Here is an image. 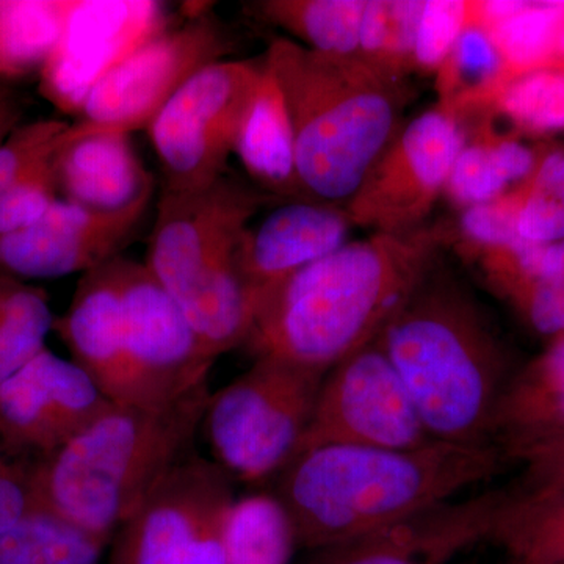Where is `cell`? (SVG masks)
I'll use <instances>...</instances> for the list:
<instances>
[{
    "instance_id": "8992f818",
    "label": "cell",
    "mask_w": 564,
    "mask_h": 564,
    "mask_svg": "<svg viewBox=\"0 0 564 564\" xmlns=\"http://www.w3.org/2000/svg\"><path fill=\"white\" fill-rule=\"evenodd\" d=\"M265 203L226 174L199 191H162L143 263L214 359L242 347L250 334L256 302L237 250Z\"/></svg>"
},
{
    "instance_id": "30bf717a",
    "label": "cell",
    "mask_w": 564,
    "mask_h": 564,
    "mask_svg": "<svg viewBox=\"0 0 564 564\" xmlns=\"http://www.w3.org/2000/svg\"><path fill=\"white\" fill-rule=\"evenodd\" d=\"M236 481L196 452L173 467L111 538L106 564H225Z\"/></svg>"
},
{
    "instance_id": "7a4b0ae2",
    "label": "cell",
    "mask_w": 564,
    "mask_h": 564,
    "mask_svg": "<svg viewBox=\"0 0 564 564\" xmlns=\"http://www.w3.org/2000/svg\"><path fill=\"white\" fill-rule=\"evenodd\" d=\"M505 462L492 444L322 445L293 456L273 494L291 516L299 545L317 551L451 502L491 480Z\"/></svg>"
},
{
    "instance_id": "74e56055",
    "label": "cell",
    "mask_w": 564,
    "mask_h": 564,
    "mask_svg": "<svg viewBox=\"0 0 564 564\" xmlns=\"http://www.w3.org/2000/svg\"><path fill=\"white\" fill-rule=\"evenodd\" d=\"M527 328L549 340L564 336V280L502 281L488 285Z\"/></svg>"
},
{
    "instance_id": "e575fe53",
    "label": "cell",
    "mask_w": 564,
    "mask_h": 564,
    "mask_svg": "<svg viewBox=\"0 0 564 564\" xmlns=\"http://www.w3.org/2000/svg\"><path fill=\"white\" fill-rule=\"evenodd\" d=\"M455 236L456 250L473 262L485 252L524 242L518 234L516 187L491 202L463 209L455 223Z\"/></svg>"
},
{
    "instance_id": "d6986e66",
    "label": "cell",
    "mask_w": 564,
    "mask_h": 564,
    "mask_svg": "<svg viewBox=\"0 0 564 564\" xmlns=\"http://www.w3.org/2000/svg\"><path fill=\"white\" fill-rule=\"evenodd\" d=\"M62 199L99 214H120L150 204L151 174L131 133L79 120L63 133L54 154Z\"/></svg>"
},
{
    "instance_id": "4316f807",
    "label": "cell",
    "mask_w": 564,
    "mask_h": 564,
    "mask_svg": "<svg viewBox=\"0 0 564 564\" xmlns=\"http://www.w3.org/2000/svg\"><path fill=\"white\" fill-rule=\"evenodd\" d=\"M366 0H261L250 10L258 20L288 33L310 51L359 58V29Z\"/></svg>"
},
{
    "instance_id": "277c9868",
    "label": "cell",
    "mask_w": 564,
    "mask_h": 564,
    "mask_svg": "<svg viewBox=\"0 0 564 564\" xmlns=\"http://www.w3.org/2000/svg\"><path fill=\"white\" fill-rule=\"evenodd\" d=\"M263 63L288 107L304 198L345 206L402 129L410 80L288 36L272 40Z\"/></svg>"
},
{
    "instance_id": "60d3db41",
    "label": "cell",
    "mask_w": 564,
    "mask_h": 564,
    "mask_svg": "<svg viewBox=\"0 0 564 564\" xmlns=\"http://www.w3.org/2000/svg\"><path fill=\"white\" fill-rule=\"evenodd\" d=\"M24 111L20 93L14 91L9 82L0 80V144L24 124Z\"/></svg>"
},
{
    "instance_id": "4fadbf2b",
    "label": "cell",
    "mask_w": 564,
    "mask_h": 564,
    "mask_svg": "<svg viewBox=\"0 0 564 564\" xmlns=\"http://www.w3.org/2000/svg\"><path fill=\"white\" fill-rule=\"evenodd\" d=\"M231 41L209 13L152 36L88 95L80 120L126 133L147 131L166 102L212 63L225 61Z\"/></svg>"
},
{
    "instance_id": "1f68e13d",
    "label": "cell",
    "mask_w": 564,
    "mask_h": 564,
    "mask_svg": "<svg viewBox=\"0 0 564 564\" xmlns=\"http://www.w3.org/2000/svg\"><path fill=\"white\" fill-rule=\"evenodd\" d=\"M423 0H366L359 29V58L375 69L410 80Z\"/></svg>"
},
{
    "instance_id": "5b68a950",
    "label": "cell",
    "mask_w": 564,
    "mask_h": 564,
    "mask_svg": "<svg viewBox=\"0 0 564 564\" xmlns=\"http://www.w3.org/2000/svg\"><path fill=\"white\" fill-rule=\"evenodd\" d=\"M209 384L165 406L111 403L55 454L31 463L33 510L104 543L176 464L195 451Z\"/></svg>"
},
{
    "instance_id": "7c38bea8",
    "label": "cell",
    "mask_w": 564,
    "mask_h": 564,
    "mask_svg": "<svg viewBox=\"0 0 564 564\" xmlns=\"http://www.w3.org/2000/svg\"><path fill=\"white\" fill-rule=\"evenodd\" d=\"M432 441L402 378L373 340L326 372L295 455L322 445L415 448Z\"/></svg>"
},
{
    "instance_id": "ba28073f",
    "label": "cell",
    "mask_w": 564,
    "mask_h": 564,
    "mask_svg": "<svg viewBox=\"0 0 564 564\" xmlns=\"http://www.w3.org/2000/svg\"><path fill=\"white\" fill-rule=\"evenodd\" d=\"M121 314L110 400L165 406L209 384L212 358L144 263L118 259Z\"/></svg>"
},
{
    "instance_id": "ee69618b",
    "label": "cell",
    "mask_w": 564,
    "mask_h": 564,
    "mask_svg": "<svg viewBox=\"0 0 564 564\" xmlns=\"http://www.w3.org/2000/svg\"><path fill=\"white\" fill-rule=\"evenodd\" d=\"M510 564H516V563L511 562Z\"/></svg>"
},
{
    "instance_id": "7bdbcfd3",
    "label": "cell",
    "mask_w": 564,
    "mask_h": 564,
    "mask_svg": "<svg viewBox=\"0 0 564 564\" xmlns=\"http://www.w3.org/2000/svg\"><path fill=\"white\" fill-rule=\"evenodd\" d=\"M516 564H564V563H518V562H513Z\"/></svg>"
},
{
    "instance_id": "4dcf8cb0",
    "label": "cell",
    "mask_w": 564,
    "mask_h": 564,
    "mask_svg": "<svg viewBox=\"0 0 564 564\" xmlns=\"http://www.w3.org/2000/svg\"><path fill=\"white\" fill-rule=\"evenodd\" d=\"M54 321L46 291L0 273V386L47 348Z\"/></svg>"
},
{
    "instance_id": "cb8c5ba5",
    "label": "cell",
    "mask_w": 564,
    "mask_h": 564,
    "mask_svg": "<svg viewBox=\"0 0 564 564\" xmlns=\"http://www.w3.org/2000/svg\"><path fill=\"white\" fill-rule=\"evenodd\" d=\"M469 14L473 24L491 35L511 79L560 65L564 0H473Z\"/></svg>"
},
{
    "instance_id": "7402d4cb",
    "label": "cell",
    "mask_w": 564,
    "mask_h": 564,
    "mask_svg": "<svg viewBox=\"0 0 564 564\" xmlns=\"http://www.w3.org/2000/svg\"><path fill=\"white\" fill-rule=\"evenodd\" d=\"M234 154L252 180L288 202L304 198L296 174L295 139L276 80L263 74L240 122Z\"/></svg>"
},
{
    "instance_id": "9a60e30c",
    "label": "cell",
    "mask_w": 564,
    "mask_h": 564,
    "mask_svg": "<svg viewBox=\"0 0 564 564\" xmlns=\"http://www.w3.org/2000/svg\"><path fill=\"white\" fill-rule=\"evenodd\" d=\"M111 403L76 362L44 348L0 386V448L11 458L39 462Z\"/></svg>"
},
{
    "instance_id": "f546056e",
    "label": "cell",
    "mask_w": 564,
    "mask_h": 564,
    "mask_svg": "<svg viewBox=\"0 0 564 564\" xmlns=\"http://www.w3.org/2000/svg\"><path fill=\"white\" fill-rule=\"evenodd\" d=\"M109 544L47 511L0 533V564H104Z\"/></svg>"
},
{
    "instance_id": "3957f363",
    "label": "cell",
    "mask_w": 564,
    "mask_h": 564,
    "mask_svg": "<svg viewBox=\"0 0 564 564\" xmlns=\"http://www.w3.org/2000/svg\"><path fill=\"white\" fill-rule=\"evenodd\" d=\"M375 343L402 378L432 440L492 444L494 414L514 372L510 352L477 299L440 262Z\"/></svg>"
},
{
    "instance_id": "6da1fadb",
    "label": "cell",
    "mask_w": 564,
    "mask_h": 564,
    "mask_svg": "<svg viewBox=\"0 0 564 564\" xmlns=\"http://www.w3.org/2000/svg\"><path fill=\"white\" fill-rule=\"evenodd\" d=\"M455 242L444 220L345 243L259 295L245 347L326 373L377 339Z\"/></svg>"
},
{
    "instance_id": "603a6c76",
    "label": "cell",
    "mask_w": 564,
    "mask_h": 564,
    "mask_svg": "<svg viewBox=\"0 0 564 564\" xmlns=\"http://www.w3.org/2000/svg\"><path fill=\"white\" fill-rule=\"evenodd\" d=\"M541 147L514 132H500L492 117L480 118L456 155L444 196L459 210L499 198L533 172Z\"/></svg>"
},
{
    "instance_id": "d6a6232c",
    "label": "cell",
    "mask_w": 564,
    "mask_h": 564,
    "mask_svg": "<svg viewBox=\"0 0 564 564\" xmlns=\"http://www.w3.org/2000/svg\"><path fill=\"white\" fill-rule=\"evenodd\" d=\"M491 117L510 122L519 137L564 132V66L530 70L508 82Z\"/></svg>"
},
{
    "instance_id": "e0dca14e",
    "label": "cell",
    "mask_w": 564,
    "mask_h": 564,
    "mask_svg": "<svg viewBox=\"0 0 564 564\" xmlns=\"http://www.w3.org/2000/svg\"><path fill=\"white\" fill-rule=\"evenodd\" d=\"M505 489L429 508L383 529L314 551L306 564H448L491 538Z\"/></svg>"
},
{
    "instance_id": "b9f144b4",
    "label": "cell",
    "mask_w": 564,
    "mask_h": 564,
    "mask_svg": "<svg viewBox=\"0 0 564 564\" xmlns=\"http://www.w3.org/2000/svg\"><path fill=\"white\" fill-rule=\"evenodd\" d=\"M556 55H558L560 65L564 66V28L560 33L558 44H556Z\"/></svg>"
},
{
    "instance_id": "5bb4252c",
    "label": "cell",
    "mask_w": 564,
    "mask_h": 564,
    "mask_svg": "<svg viewBox=\"0 0 564 564\" xmlns=\"http://www.w3.org/2000/svg\"><path fill=\"white\" fill-rule=\"evenodd\" d=\"M166 28L165 7L154 0H70L61 36L40 70L44 98L63 113L80 115L93 88Z\"/></svg>"
},
{
    "instance_id": "9c48e42d",
    "label": "cell",
    "mask_w": 564,
    "mask_h": 564,
    "mask_svg": "<svg viewBox=\"0 0 564 564\" xmlns=\"http://www.w3.org/2000/svg\"><path fill=\"white\" fill-rule=\"evenodd\" d=\"M262 74L263 57L212 63L159 111L147 132L161 163L162 191H199L225 176Z\"/></svg>"
},
{
    "instance_id": "d4e9b609",
    "label": "cell",
    "mask_w": 564,
    "mask_h": 564,
    "mask_svg": "<svg viewBox=\"0 0 564 564\" xmlns=\"http://www.w3.org/2000/svg\"><path fill=\"white\" fill-rule=\"evenodd\" d=\"M510 80L491 35L469 22L436 70L437 106L462 122L489 117Z\"/></svg>"
},
{
    "instance_id": "44dd1931",
    "label": "cell",
    "mask_w": 564,
    "mask_h": 564,
    "mask_svg": "<svg viewBox=\"0 0 564 564\" xmlns=\"http://www.w3.org/2000/svg\"><path fill=\"white\" fill-rule=\"evenodd\" d=\"M69 122H24L0 144V236L35 221L61 199L54 154Z\"/></svg>"
},
{
    "instance_id": "ac0fdd59",
    "label": "cell",
    "mask_w": 564,
    "mask_h": 564,
    "mask_svg": "<svg viewBox=\"0 0 564 564\" xmlns=\"http://www.w3.org/2000/svg\"><path fill=\"white\" fill-rule=\"evenodd\" d=\"M350 215L340 204L295 199L274 207L242 234L237 263L258 303L278 282L348 243Z\"/></svg>"
},
{
    "instance_id": "2e32d148",
    "label": "cell",
    "mask_w": 564,
    "mask_h": 564,
    "mask_svg": "<svg viewBox=\"0 0 564 564\" xmlns=\"http://www.w3.org/2000/svg\"><path fill=\"white\" fill-rule=\"evenodd\" d=\"M150 204L99 214L57 199L35 221L0 236V273L18 280H54L88 273L121 258Z\"/></svg>"
},
{
    "instance_id": "f35d334b",
    "label": "cell",
    "mask_w": 564,
    "mask_h": 564,
    "mask_svg": "<svg viewBox=\"0 0 564 564\" xmlns=\"http://www.w3.org/2000/svg\"><path fill=\"white\" fill-rule=\"evenodd\" d=\"M33 511L31 463L11 458L0 448V533Z\"/></svg>"
},
{
    "instance_id": "8fae6325",
    "label": "cell",
    "mask_w": 564,
    "mask_h": 564,
    "mask_svg": "<svg viewBox=\"0 0 564 564\" xmlns=\"http://www.w3.org/2000/svg\"><path fill=\"white\" fill-rule=\"evenodd\" d=\"M464 141L463 122L440 106L404 122L345 204L352 226L383 234L425 226Z\"/></svg>"
},
{
    "instance_id": "f1b7e54d",
    "label": "cell",
    "mask_w": 564,
    "mask_h": 564,
    "mask_svg": "<svg viewBox=\"0 0 564 564\" xmlns=\"http://www.w3.org/2000/svg\"><path fill=\"white\" fill-rule=\"evenodd\" d=\"M68 9L65 0L0 2V80L10 84L43 68Z\"/></svg>"
},
{
    "instance_id": "8d00e7d4",
    "label": "cell",
    "mask_w": 564,
    "mask_h": 564,
    "mask_svg": "<svg viewBox=\"0 0 564 564\" xmlns=\"http://www.w3.org/2000/svg\"><path fill=\"white\" fill-rule=\"evenodd\" d=\"M488 285L496 282L564 280V239L547 243L519 242L475 259Z\"/></svg>"
},
{
    "instance_id": "484cf974",
    "label": "cell",
    "mask_w": 564,
    "mask_h": 564,
    "mask_svg": "<svg viewBox=\"0 0 564 564\" xmlns=\"http://www.w3.org/2000/svg\"><path fill=\"white\" fill-rule=\"evenodd\" d=\"M518 563H564V488L505 489L491 538Z\"/></svg>"
},
{
    "instance_id": "52a82bcc",
    "label": "cell",
    "mask_w": 564,
    "mask_h": 564,
    "mask_svg": "<svg viewBox=\"0 0 564 564\" xmlns=\"http://www.w3.org/2000/svg\"><path fill=\"white\" fill-rule=\"evenodd\" d=\"M325 372L259 356L247 372L210 393L203 430L212 462L234 481L261 484L296 454Z\"/></svg>"
},
{
    "instance_id": "83f0119b",
    "label": "cell",
    "mask_w": 564,
    "mask_h": 564,
    "mask_svg": "<svg viewBox=\"0 0 564 564\" xmlns=\"http://www.w3.org/2000/svg\"><path fill=\"white\" fill-rule=\"evenodd\" d=\"M295 527L274 494L236 497L223 525L225 564H289Z\"/></svg>"
},
{
    "instance_id": "836d02e7",
    "label": "cell",
    "mask_w": 564,
    "mask_h": 564,
    "mask_svg": "<svg viewBox=\"0 0 564 564\" xmlns=\"http://www.w3.org/2000/svg\"><path fill=\"white\" fill-rule=\"evenodd\" d=\"M516 195L521 240L564 239V148L543 144L533 172L516 187Z\"/></svg>"
},
{
    "instance_id": "d590c367",
    "label": "cell",
    "mask_w": 564,
    "mask_h": 564,
    "mask_svg": "<svg viewBox=\"0 0 564 564\" xmlns=\"http://www.w3.org/2000/svg\"><path fill=\"white\" fill-rule=\"evenodd\" d=\"M469 22V0H423L415 29V73L436 74Z\"/></svg>"
},
{
    "instance_id": "ab89813d",
    "label": "cell",
    "mask_w": 564,
    "mask_h": 564,
    "mask_svg": "<svg viewBox=\"0 0 564 564\" xmlns=\"http://www.w3.org/2000/svg\"><path fill=\"white\" fill-rule=\"evenodd\" d=\"M511 459L524 467L522 486L564 488V436L533 445Z\"/></svg>"
},
{
    "instance_id": "ffe728a7",
    "label": "cell",
    "mask_w": 564,
    "mask_h": 564,
    "mask_svg": "<svg viewBox=\"0 0 564 564\" xmlns=\"http://www.w3.org/2000/svg\"><path fill=\"white\" fill-rule=\"evenodd\" d=\"M564 436V336L514 370L492 422V444L511 459L533 445Z\"/></svg>"
}]
</instances>
